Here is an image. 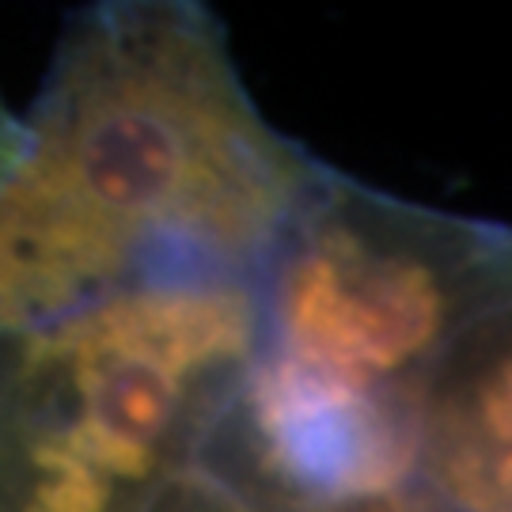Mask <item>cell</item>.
Returning <instances> with one entry per match:
<instances>
[{"instance_id":"cell-2","label":"cell","mask_w":512,"mask_h":512,"mask_svg":"<svg viewBox=\"0 0 512 512\" xmlns=\"http://www.w3.org/2000/svg\"><path fill=\"white\" fill-rule=\"evenodd\" d=\"M505 311V228L330 171L258 281L255 353L202 475L247 512L414 486L429 387Z\"/></svg>"},{"instance_id":"cell-5","label":"cell","mask_w":512,"mask_h":512,"mask_svg":"<svg viewBox=\"0 0 512 512\" xmlns=\"http://www.w3.org/2000/svg\"><path fill=\"white\" fill-rule=\"evenodd\" d=\"M152 512H247V509H243L228 490H220L209 475L194 471V475H186L183 482H175V486L152 505Z\"/></svg>"},{"instance_id":"cell-4","label":"cell","mask_w":512,"mask_h":512,"mask_svg":"<svg viewBox=\"0 0 512 512\" xmlns=\"http://www.w3.org/2000/svg\"><path fill=\"white\" fill-rule=\"evenodd\" d=\"M414 486L448 512H509V311L467 334L437 372Z\"/></svg>"},{"instance_id":"cell-1","label":"cell","mask_w":512,"mask_h":512,"mask_svg":"<svg viewBox=\"0 0 512 512\" xmlns=\"http://www.w3.org/2000/svg\"><path fill=\"white\" fill-rule=\"evenodd\" d=\"M330 167L247 95L217 16L99 4L61 38L0 190V334L148 281H262Z\"/></svg>"},{"instance_id":"cell-3","label":"cell","mask_w":512,"mask_h":512,"mask_svg":"<svg viewBox=\"0 0 512 512\" xmlns=\"http://www.w3.org/2000/svg\"><path fill=\"white\" fill-rule=\"evenodd\" d=\"M258 285L148 281L0 334V512H152L236 403Z\"/></svg>"},{"instance_id":"cell-7","label":"cell","mask_w":512,"mask_h":512,"mask_svg":"<svg viewBox=\"0 0 512 512\" xmlns=\"http://www.w3.org/2000/svg\"><path fill=\"white\" fill-rule=\"evenodd\" d=\"M19 152H23V122L0 99V190L8 183V175L16 171Z\"/></svg>"},{"instance_id":"cell-6","label":"cell","mask_w":512,"mask_h":512,"mask_svg":"<svg viewBox=\"0 0 512 512\" xmlns=\"http://www.w3.org/2000/svg\"><path fill=\"white\" fill-rule=\"evenodd\" d=\"M308 512H448V509H440L437 501L425 494V490H418V486H403V490H391V494L334 501V505L308 509Z\"/></svg>"}]
</instances>
